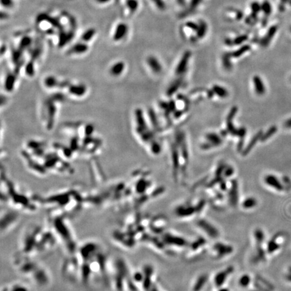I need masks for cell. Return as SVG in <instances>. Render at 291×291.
<instances>
[{"label":"cell","mask_w":291,"mask_h":291,"mask_svg":"<svg viewBox=\"0 0 291 291\" xmlns=\"http://www.w3.org/2000/svg\"><path fill=\"white\" fill-rule=\"evenodd\" d=\"M64 262L63 273L67 278L80 280L89 286L99 278L109 283L111 258L98 242L86 241L79 245L76 251Z\"/></svg>","instance_id":"obj_1"},{"label":"cell","mask_w":291,"mask_h":291,"mask_svg":"<svg viewBox=\"0 0 291 291\" xmlns=\"http://www.w3.org/2000/svg\"><path fill=\"white\" fill-rule=\"evenodd\" d=\"M58 241L49 226L32 225L22 234L20 253L32 258L47 255L57 246Z\"/></svg>","instance_id":"obj_2"},{"label":"cell","mask_w":291,"mask_h":291,"mask_svg":"<svg viewBox=\"0 0 291 291\" xmlns=\"http://www.w3.org/2000/svg\"><path fill=\"white\" fill-rule=\"evenodd\" d=\"M5 188L2 187V201L10 208L17 212L33 213L41 206L40 198L35 195H29L27 192L20 190L15 186L13 183L5 179V183L2 182Z\"/></svg>","instance_id":"obj_3"},{"label":"cell","mask_w":291,"mask_h":291,"mask_svg":"<svg viewBox=\"0 0 291 291\" xmlns=\"http://www.w3.org/2000/svg\"><path fill=\"white\" fill-rule=\"evenodd\" d=\"M35 258L19 252L13 258V264L19 273L34 285L47 286L51 281L50 274L47 268Z\"/></svg>","instance_id":"obj_4"},{"label":"cell","mask_w":291,"mask_h":291,"mask_svg":"<svg viewBox=\"0 0 291 291\" xmlns=\"http://www.w3.org/2000/svg\"><path fill=\"white\" fill-rule=\"evenodd\" d=\"M49 226L53 232L58 243L67 254L72 255L78 247L76 237L65 214L50 212Z\"/></svg>","instance_id":"obj_5"},{"label":"cell","mask_w":291,"mask_h":291,"mask_svg":"<svg viewBox=\"0 0 291 291\" xmlns=\"http://www.w3.org/2000/svg\"><path fill=\"white\" fill-rule=\"evenodd\" d=\"M109 284L116 291H134L136 285L129 266L123 258L111 259L109 273Z\"/></svg>","instance_id":"obj_6"},{"label":"cell","mask_w":291,"mask_h":291,"mask_svg":"<svg viewBox=\"0 0 291 291\" xmlns=\"http://www.w3.org/2000/svg\"><path fill=\"white\" fill-rule=\"evenodd\" d=\"M17 211L12 208L8 210H2V232L7 233L17 225L19 220Z\"/></svg>","instance_id":"obj_7"},{"label":"cell","mask_w":291,"mask_h":291,"mask_svg":"<svg viewBox=\"0 0 291 291\" xmlns=\"http://www.w3.org/2000/svg\"><path fill=\"white\" fill-rule=\"evenodd\" d=\"M198 226L201 228L203 230L208 234V235L212 237L213 238H216L218 235V231L217 229L214 227V226L210 224L206 220H200L198 222Z\"/></svg>","instance_id":"obj_8"},{"label":"cell","mask_w":291,"mask_h":291,"mask_svg":"<svg viewBox=\"0 0 291 291\" xmlns=\"http://www.w3.org/2000/svg\"><path fill=\"white\" fill-rule=\"evenodd\" d=\"M285 237L282 234H278V235H276L269 242L267 246V250L269 253H273L279 249L280 246L281 245V243L284 242Z\"/></svg>","instance_id":"obj_9"},{"label":"cell","mask_w":291,"mask_h":291,"mask_svg":"<svg viewBox=\"0 0 291 291\" xmlns=\"http://www.w3.org/2000/svg\"><path fill=\"white\" fill-rule=\"evenodd\" d=\"M233 267H229L227 269H226L225 271L220 272L218 274H216V276L214 278V283L216 286H220L223 285V283L225 282L226 278L229 276V274H231L233 272Z\"/></svg>","instance_id":"obj_10"},{"label":"cell","mask_w":291,"mask_h":291,"mask_svg":"<svg viewBox=\"0 0 291 291\" xmlns=\"http://www.w3.org/2000/svg\"><path fill=\"white\" fill-rule=\"evenodd\" d=\"M237 110H238V109L236 107H233V109L230 110V113H229L227 118H226V122H227V124H226L227 125V131L230 132L231 134L236 135H237V130H236L233 126V120L234 117H235L236 114Z\"/></svg>","instance_id":"obj_11"},{"label":"cell","mask_w":291,"mask_h":291,"mask_svg":"<svg viewBox=\"0 0 291 291\" xmlns=\"http://www.w3.org/2000/svg\"><path fill=\"white\" fill-rule=\"evenodd\" d=\"M265 181L267 185L273 187L278 191H282L284 190V187L282 183L280 182L276 177L272 175H268L265 177Z\"/></svg>","instance_id":"obj_12"},{"label":"cell","mask_w":291,"mask_h":291,"mask_svg":"<svg viewBox=\"0 0 291 291\" xmlns=\"http://www.w3.org/2000/svg\"><path fill=\"white\" fill-rule=\"evenodd\" d=\"M191 56L190 52H186L184 54L183 58H181L180 62L179 63L178 66H177L176 68V74H183L186 70V67L187 66V63L190 58Z\"/></svg>","instance_id":"obj_13"},{"label":"cell","mask_w":291,"mask_h":291,"mask_svg":"<svg viewBox=\"0 0 291 291\" xmlns=\"http://www.w3.org/2000/svg\"><path fill=\"white\" fill-rule=\"evenodd\" d=\"M253 82L254 84L255 92L258 95H263L266 92V87L265 85L263 84L262 78L258 76V75H255L253 78Z\"/></svg>","instance_id":"obj_14"},{"label":"cell","mask_w":291,"mask_h":291,"mask_svg":"<svg viewBox=\"0 0 291 291\" xmlns=\"http://www.w3.org/2000/svg\"><path fill=\"white\" fill-rule=\"evenodd\" d=\"M125 64L123 62H117L113 64L110 67L109 72L112 75V76L119 77L124 71Z\"/></svg>","instance_id":"obj_15"},{"label":"cell","mask_w":291,"mask_h":291,"mask_svg":"<svg viewBox=\"0 0 291 291\" xmlns=\"http://www.w3.org/2000/svg\"><path fill=\"white\" fill-rule=\"evenodd\" d=\"M147 62H148L149 67H150V69L152 70L153 72L158 74L162 71V66L160 65V63L159 62H158V60L155 58V57H153V56L149 57V58H148V60H147Z\"/></svg>","instance_id":"obj_16"},{"label":"cell","mask_w":291,"mask_h":291,"mask_svg":"<svg viewBox=\"0 0 291 291\" xmlns=\"http://www.w3.org/2000/svg\"><path fill=\"white\" fill-rule=\"evenodd\" d=\"M214 249L215 252L218 253V255L224 256L233 251V248L228 245H224L222 243H217L214 246Z\"/></svg>","instance_id":"obj_17"},{"label":"cell","mask_w":291,"mask_h":291,"mask_svg":"<svg viewBox=\"0 0 291 291\" xmlns=\"http://www.w3.org/2000/svg\"><path fill=\"white\" fill-rule=\"evenodd\" d=\"M86 91V88L84 86H83L82 84H73L71 86H70L69 90H68V92L70 94V93L72 94L73 96H80L83 94H84Z\"/></svg>","instance_id":"obj_18"},{"label":"cell","mask_w":291,"mask_h":291,"mask_svg":"<svg viewBox=\"0 0 291 291\" xmlns=\"http://www.w3.org/2000/svg\"><path fill=\"white\" fill-rule=\"evenodd\" d=\"M262 135H263L262 131H259V132H258V133H257V134L254 135V137L251 139V140L250 141V142L249 143V144H248V146L246 147V148H245V149L243 150V155H244V156H245V155H247L249 152H250V151L251 150V149H252L253 148H254V146L256 144V143L258 142V141L259 140V139H261V138H262Z\"/></svg>","instance_id":"obj_19"},{"label":"cell","mask_w":291,"mask_h":291,"mask_svg":"<svg viewBox=\"0 0 291 291\" xmlns=\"http://www.w3.org/2000/svg\"><path fill=\"white\" fill-rule=\"evenodd\" d=\"M195 212V208L191 206H179L176 209V213L179 216H188Z\"/></svg>","instance_id":"obj_20"},{"label":"cell","mask_w":291,"mask_h":291,"mask_svg":"<svg viewBox=\"0 0 291 291\" xmlns=\"http://www.w3.org/2000/svg\"><path fill=\"white\" fill-rule=\"evenodd\" d=\"M127 31V26L125 24H120L118 26L114 35V39L115 41H120L123 39V37L126 35Z\"/></svg>","instance_id":"obj_21"},{"label":"cell","mask_w":291,"mask_h":291,"mask_svg":"<svg viewBox=\"0 0 291 291\" xmlns=\"http://www.w3.org/2000/svg\"><path fill=\"white\" fill-rule=\"evenodd\" d=\"M2 291H30L28 288L23 284H16L10 285L9 286L5 287V289Z\"/></svg>","instance_id":"obj_22"},{"label":"cell","mask_w":291,"mask_h":291,"mask_svg":"<svg viewBox=\"0 0 291 291\" xmlns=\"http://www.w3.org/2000/svg\"><path fill=\"white\" fill-rule=\"evenodd\" d=\"M206 138L209 141V142L212 143L214 146H218L220 144H221V143H222L221 138L216 134H214V133L208 134L206 135Z\"/></svg>","instance_id":"obj_23"},{"label":"cell","mask_w":291,"mask_h":291,"mask_svg":"<svg viewBox=\"0 0 291 291\" xmlns=\"http://www.w3.org/2000/svg\"><path fill=\"white\" fill-rule=\"evenodd\" d=\"M212 90L215 94H217V95L218 96H220V98H226L229 95V92L227 91V90H226L225 88H223V87L220 86H218V85L214 86Z\"/></svg>","instance_id":"obj_24"},{"label":"cell","mask_w":291,"mask_h":291,"mask_svg":"<svg viewBox=\"0 0 291 291\" xmlns=\"http://www.w3.org/2000/svg\"><path fill=\"white\" fill-rule=\"evenodd\" d=\"M166 241L169 242V243L174 244L177 245H185L186 243V241L181 238H177V237L172 236H166Z\"/></svg>","instance_id":"obj_25"},{"label":"cell","mask_w":291,"mask_h":291,"mask_svg":"<svg viewBox=\"0 0 291 291\" xmlns=\"http://www.w3.org/2000/svg\"><path fill=\"white\" fill-rule=\"evenodd\" d=\"M207 280H208V277L206 275H202L201 276H199L198 279L197 280V282H195L194 290L198 291L201 289L203 286V285H204L206 283Z\"/></svg>","instance_id":"obj_26"},{"label":"cell","mask_w":291,"mask_h":291,"mask_svg":"<svg viewBox=\"0 0 291 291\" xmlns=\"http://www.w3.org/2000/svg\"><path fill=\"white\" fill-rule=\"evenodd\" d=\"M277 131V127L276 126H272L269 130H268L265 134L262 135V138H261V141L262 142H265L267 139L271 138L272 135L276 133Z\"/></svg>","instance_id":"obj_27"},{"label":"cell","mask_w":291,"mask_h":291,"mask_svg":"<svg viewBox=\"0 0 291 291\" xmlns=\"http://www.w3.org/2000/svg\"><path fill=\"white\" fill-rule=\"evenodd\" d=\"M87 49H88V47L84 44H77L72 47L71 51L74 53H82L86 51Z\"/></svg>","instance_id":"obj_28"},{"label":"cell","mask_w":291,"mask_h":291,"mask_svg":"<svg viewBox=\"0 0 291 291\" xmlns=\"http://www.w3.org/2000/svg\"><path fill=\"white\" fill-rule=\"evenodd\" d=\"M181 81L180 80H175V82H173L172 85L169 87V88L167 90V95L168 96H171L173 95V94L175 93L177 90H178V88H179V86L181 85Z\"/></svg>","instance_id":"obj_29"},{"label":"cell","mask_w":291,"mask_h":291,"mask_svg":"<svg viewBox=\"0 0 291 291\" xmlns=\"http://www.w3.org/2000/svg\"><path fill=\"white\" fill-rule=\"evenodd\" d=\"M257 205V201L255 198H247L243 202V206L244 208H252Z\"/></svg>","instance_id":"obj_30"},{"label":"cell","mask_w":291,"mask_h":291,"mask_svg":"<svg viewBox=\"0 0 291 291\" xmlns=\"http://www.w3.org/2000/svg\"><path fill=\"white\" fill-rule=\"evenodd\" d=\"M173 160L174 168L175 169H177L179 168V155L176 149H174L173 151Z\"/></svg>","instance_id":"obj_31"},{"label":"cell","mask_w":291,"mask_h":291,"mask_svg":"<svg viewBox=\"0 0 291 291\" xmlns=\"http://www.w3.org/2000/svg\"><path fill=\"white\" fill-rule=\"evenodd\" d=\"M94 32H95V31H94L93 29L88 30V31L85 32V33L83 35L82 39L85 41H88L89 40L92 39V37L94 35Z\"/></svg>","instance_id":"obj_32"},{"label":"cell","mask_w":291,"mask_h":291,"mask_svg":"<svg viewBox=\"0 0 291 291\" xmlns=\"http://www.w3.org/2000/svg\"><path fill=\"white\" fill-rule=\"evenodd\" d=\"M149 116H150V121L152 122L153 126L155 127H156V128L158 127V121H157V119H156V115H155V113H154V111L152 110V109H151V110L149 111Z\"/></svg>","instance_id":"obj_33"},{"label":"cell","mask_w":291,"mask_h":291,"mask_svg":"<svg viewBox=\"0 0 291 291\" xmlns=\"http://www.w3.org/2000/svg\"><path fill=\"white\" fill-rule=\"evenodd\" d=\"M249 282H250V277L249 276L247 275H244L243 276H241V278L239 280V284L241 286H247Z\"/></svg>","instance_id":"obj_34"},{"label":"cell","mask_w":291,"mask_h":291,"mask_svg":"<svg viewBox=\"0 0 291 291\" xmlns=\"http://www.w3.org/2000/svg\"><path fill=\"white\" fill-rule=\"evenodd\" d=\"M249 47L245 46V47H243V48H241L240 50L235 51V53H234L233 55L234 57H235V58H238V57L241 56L242 54L244 53L245 52H246L247 50H249Z\"/></svg>","instance_id":"obj_35"},{"label":"cell","mask_w":291,"mask_h":291,"mask_svg":"<svg viewBox=\"0 0 291 291\" xmlns=\"http://www.w3.org/2000/svg\"><path fill=\"white\" fill-rule=\"evenodd\" d=\"M151 149H152V152L154 154H158L160 152V146L156 142H154L152 144V147H151Z\"/></svg>","instance_id":"obj_36"},{"label":"cell","mask_w":291,"mask_h":291,"mask_svg":"<svg viewBox=\"0 0 291 291\" xmlns=\"http://www.w3.org/2000/svg\"><path fill=\"white\" fill-rule=\"evenodd\" d=\"M233 169L231 168V167H229L226 170V171H225V176L226 177H230V175H232L233 174Z\"/></svg>","instance_id":"obj_37"},{"label":"cell","mask_w":291,"mask_h":291,"mask_svg":"<svg viewBox=\"0 0 291 291\" xmlns=\"http://www.w3.org/2000/svg\"><path fill=\"white\" fill-rule=\"evenodd\" d=\"M169 109H170V111H174L175 110V107H176V106H175V102L174 101H171V103H170L169 104Z\"/></svg>","instance_id":"obj_38"},{"label":"cell","mask_w":291,"mask_h":291,"mask_svg":"<svg viewBox=\"0 0 291 291\" xmlns=\"http://www.w3.org/2000/svg\"><path fill=\"white\" fill-rule=\"evenodd\" d=\"M286 279L287 281L291 282V267H289L288 270V274L286 275Z\"/></svg>","instance_id":"obj_39"},{"label":"cell","mask_w":291,"mask_h":291,"mask_svg":"<svg viewBox=\"0 0 291 291\" xmlns=\"http://www.w3.org/2000/svg\"><path fill=\"white\" fill-rule=\"evenodd\" d=\"M2 4L5 5V6H10V5H12V1L11 0H2Z\"/></svg>","instance_id":"obj_40"},{"label":"cell","mask_w":291,"mask_h":291,"mask_svg":"<svg viewBox=\"0 0 291 291\" xmlns=\"http://www.w3.org/2000/svg\"><path fill=\"white\" fill-rule=\"evenodd\" d=\"M284 126L286 128H291V118L286 121L284 124Z\"/></svg>","instance_id":"obj_41"},{"label":"cell","mask_w":291,"mask_h":291,"mask_svg":"<svg viewBox=\"0 0 291 291\" xmlns=\"http://www.w3.org/2000/svg\"><path fill=\"white\" fill-rule=\"evenodd\" d=\"M98 1L100 2H101V3H104V2H108L109 0H98Z\"/></svg>","instance_id":"obj_42"}]
</instances>
